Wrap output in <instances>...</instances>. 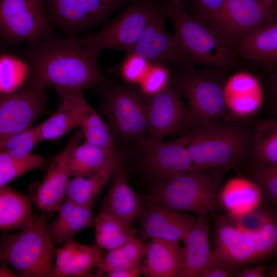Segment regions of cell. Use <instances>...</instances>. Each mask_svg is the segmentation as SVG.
I'll list each match as a JSON object with an SVG mask.
<instances>
[{"label":"cell","instance_id":"18","mask_svg":"<svg viewBox=\"0 0 277 277\" xmlns=\"http://www.w3.org/2000/svg\"><path fill=\"white\" fill-rule=\"evenodd\" d=\"M143 239L185 240L196 217L153 201L140 214Z\"/></svg>","mask_w":277,"mask_h":277},{"label":"cell","instance_id":"35","mask_svg":"<svg viewBox=\"0 0 277 277\" xmlns=\"http://www.w3.org/2000/svg\"><path fill=\"white\" fill-rule=\"evenodd\" d=\"M29 66L24 59L9 52L0 57L1 93H9L23 87L29 78Z\"/></svg>","mask_w":277,"mask_h":277},{"label":"cell","instance_id":"52","mask_svg":"<svg viewBox=\"0 0 277 277\" xmlns=\"http://www.w3.org/2000/svg\"><path fill=\"white\" fill-rule=\"evenodd\" d=\"M263 3L267 4L271 7V0H260Z\"/></svg>","mask_w":277,"mask_h":277},{"label":"cell","instance_id":"42","mask_svg":"<svg viewBox=\"0 0 277 277\" xmlns=\"http://www.w3.org/2000/svg\"><path fill=\"white\" fill-rule=\"evenodd\" d=\"M225 1L195 0L196 12L194 14L216 29L218 17Z\"/></svg>","mask_w":277,"mask_h":277},{"label":"cell","instance_id":"27","mask_svg":"<svg viewBox=\"0 0 277 277\" xmlns=\"http://www.w3.org/2000/svg\"><path fill=\"white\" fill-rule=\"evenodd\" d=\"M114 154L85 141L80 144L68 160L70 177L89 176L115 166L121 160Z\"/></svg>","mask_w":277,"mask_h":277},{"label":"cell","instance_id":"38","mask_svg":"<svg viewBox=\"0 0 277 277\" xmlns=\"http://www.w3.org/2000/svg\"><path fill=\"white\" fill-rule=\"evenodd\" d=\"M252 173L263 191L264 199L271 205H277V165L253 162Z\"/></svg>","mask_w":277,"mask_h":277},{"label":"cell","instance_id":"49","mask_svg":"<svg viewBox=\"0 0 277 277\" xmlns=\"http://www.w3.org/2000/svg\"><path fill=\"white\" fill-rule=\"evenodd\" d=\"M271 7L277 15V0H271Z\"/></svg>","mask_w":277,"mask_h":277},{"label":"cell","instance_id":"11","mask_svg":"<svg viewBox=\"0 0 277 277\" xmlns=\"http://www.w3.org/2000/svg\"><path fill=\"white\" fill-rule=\"evenodd\" d=\"M126 0H46L53 28L73 35L105 22Z\"/></svg>","mask_w":277,"mask_h":277},{"label":"cell","instance_id":"3","mask_svg":"<svg viewBox=\"0 0 277 277\" xmlns=\"http://www.w3.org/2000/svg\"><path fill=\"white\" fill-rule=\"evenodd\" d=\"M213 238L210 264L232 272L277 255V221L272 213L263 228L254 233L241 230L227 215L216 216Z\"/></svg>","mask_w":277,"mask_h":277},{"label":"cell","instance_id":"2","mask_svg":"<svg viewBox=\"0 0 277 277\" xmlns=\"http://www.w3.org/2000/svg\"><path fill=\"white\" fill-rule=\"evenodd\" d=\"M181 136L194 171L229 169L252 154L253 131L241 126L209 123L193 126Z\"/></svg>","mask_w":277,"mask_h":277},{"label":"cell","instance_id":"4","mask_svg":"<svg viewBox=\"0 0 277 277\" xmlns=\"http://www.w3.org/2000/svg\"><path fill=\"white\" fill-rule=\"evenodd\" d=\"M42 213L28 227L13 234L3 233L0 239V258L21 276L52 277V261L57 251Z\"/></svg>","mask_w":277,"mask_h":277},{"label":"cell","instance_id":"20","mask_svg":"<svg viewBox=\"0 0 277 277\" xmlns=\"http://www.w3.org/2000/svg\"><path fill=\"white\" fill-rule=\"evenodd\" d=\"M226 111L238 118L253 115L263 101L261 84L252 73L241 71L231 75L223 84Z\"/></svg>","mask_w":277,"mask_h":277},{"label":"cell","instance_id":"25","mask_svg":"<svg viewBox=\"0 0 277 277\" xmlns=\"http://www.w3.org/2000/svg\"><path fill=\"white\" fill-rule=\"evenodd\" d=\"M183 247L179 242L151 239L146 243L141 273L147 277L180 276Z\"/></svg>","mask_w":277,"mask_h":277},{"label":"cell","instance_id":"37","mask_svg":"<svg viewBox=\"0 0 277 277\" xmlns=\"http://www.w3.org/2000/svg\"><path fill=\"white\" fill-rule=\"evenodd\" d=\"M41 142L37 126H32L1 140L0 150L13 157L23 158Z\"/></svg>","mask_w":277,"mask_h":277},{"label":"cell","instance_id":"23","mask_svg":"<svg viewBox=\"0 0 277 277\" xmlns=\"http://www.w3.org/2000/svg\"><path fill=\"white\" fill-rule=\"evenodd\" d=\"M105 255L102 248L80 244L73 240L57 250L52 276H89L92 268L100 267Z\"/></svg>","mask_w":277,"mask_h":277},{"label":"cell","instance_id":"12","mask_svg":"<svg viewBox=\"0 0 277 277\" xmlns=\"http://www.w3.org/2000/svg\"><path fill=\"white\" fill-rule=\"evenodd\" d=\"M45 88L28 80L14 91L0 95V140L27 129L46 111Z\"/></svg>","mask_w":277,"mask_h":277},{"label":"cell","instance_id":"39","mask_svg":"<svg viewBox=\"0 0 277 277\" xmlns=\"http://www.w3.org/2000/svg\"><path fill=\"white\" fill-rule=\"evenodd\" d=\"M173 82L171 70L160 65H150L141 82V91L145 96L157 94L166 89Z\"/></svg>","mask_w":277,"mask_h":277},{"label":"cell","instance_id":"40","mask_svg":"<svg viewBox=\"0 0 277 277\" xmlns=\"http://www.w3.org/2000/svg\"><path fill=\"white\" fill-rule=\"evenodd\" d=\"M150 64L140 55L130 52L123 59L116 68L122 77L127 83L140 84L146 75Z\"/></svg>","mask_w":277,"mask_h":277},{"label":"cell","instance_id":"30","mask_svg":"<svg viewBox=\"0 0 277 277\" xmlns=\"http://www.w3.org/2000/svg\"><path fill=\"white\" fill-rule=\"evenodd\" d=\"M96 245L107 251L116 248L135 238L131 223L100 211L94 219Z\"/></svg>","mask_w":277,"mask_h":277},{"label":"cell","instance_id":"7","mask_svg":"<svg viewBox=\"0 0 277 277\" xmlns=\"http://www.w3.org/2000/svg\"><path fill=\"white\" fill-rule=\"evenodd\" d=\"M220 189L217 177L191 171L157 182L152 190L151 198L176 211L206 215L218 208Z\"/></svg>","mask_w":277,"mask_h":277},{"label":"cell","instance_id":"13","mask_svg":"<svg viewBox=\"0 0 277 277\" xmlns=\"http://www.w3.org/2000/svg\"><path fill=\"white\" fill-rule=\"evenodd\" d=\"M182 92L172 83L163 91L146 96L148 131L146 138L155 141L192 127L188 108L182 99Z\"/></svg>","mask_w":277,"mask_h":277},{"label":"cell","instance_id":"51","mask_svg":"<svg viewBox=\"0 0 277 277\" xmlns=\"http://www.w3.org/2000/svg\"><path fill=\"white\" fill-rule=\"evenodd\" d=\"M273 111H274L275 114L277 115V98L275 101L273 105Z\"/></svg>","mask_w":277,"mask_h":277},{"label":"cell","instance_id":"45","mask_svg":"<svg viewBox=\"0 0 277 277\" xmlns=\"http://www.w3.org/2000/svg\"><path fill=\"white\" fill-rule=\"evenodd\" d=\"M141 267L132 269L124 270L107 273L109 277H137L141 274Z\"/></svg>","mask_w":277,"mask_h":277},{"label":"cell","instance_id":"26","mask_svg":"<svg viewBox=\"0 0 277 277\" xmlns=\"http://www.w3.org/2000/svg\"><path fill=\"white\" fill-rule=\"evenodd\" d=\"M93 205L80 206L65 198L54 220L48 224L50 238L55 245H64L73 240L82 229L94 226Z\"/></svg>","mask_w":277,"mask_h":277},{"label":"cell","instance_id":"48","mask_svg":"<svg viewBox=\"0 0 277 277\" xmlns=\"http://www.w3.org/2000/svg\"><path fill=\"white\" fill-rule=\"evenodd\" d=\"M269 209L274 217L277 221V205H271V208Z\"/></svg>","mask_w":277,"mask_h":277},{"label":"cell","instance_id":"10","mask_svg":"<svg viewBox=\"0 0 277 277\" xmlns=\"http://www.w3.org/2000/svg\"><path fill=\"white\" fill-rule=\"evenodd\" d=\"M185 67L173 77L188 103L192 127L217 122L226 111L223 84L202 71Z\"/></svg>","mask_w":277,"mask_h":277},{"label":"cell","instance_id":"36","mask_svg":"<svg viewBox=\"0 0 277 277\" xmlns=\"http://www.w3.org/2000/svg\"><path fill=\"white\" fill-rule=\"evenodd\" d=\"M45 163L39 155L31 153L23 158H15L7 153H0V187L6 185L18 177L39 168Z\"/></svg>","mask_w":277,"mask_h":277},{"label":"cell","instance_id":"19","mask_svg":"<svg viewBox=\"0 0 277 277\" xmlns=\"http://www.w3.org/2000/svg\"><path fill=\"white\" fill-rule=\"evenodd\" d=\"M61 103L56 111L37 125L41 142L58 138L80 127L82 111L88 104L83 91L55 89Z\"/></svg>","mask_w":277,"mask_h":277},{"label":"cell","instance_id":"44","mask_svg":"<svg viewBox=\"0 0 277 277\" xmlns=\"http://www.w3.org/2000/svg\"><path fill=\"white\" fill-rule=\"evenodd\" d=\"M234 274L226 268L216 264H210L201 277H231Z\"/></svg>","mask_w":277,"mask_h":277},{"label":"cell","instance_id":"1","mask_svg":"<svg viewBox=\"0 0 277 277\" xmlns=\"http://www.w3.org/2000/svg\"><path fill=\"white\" fill-rule=\"evenodd\" d=\"M99 54L72 37L28 43L23 57L29 68V78L43 87L83 91L108 82L98 63Z\"/></svg>","mask_w":277,"mask_h":277},{"label":"cell","instance_id":"22","mask_svg":"<svg viewBox=\"0 0 277 277\" xmlns=\"http://www.w3.org/2000/svg\"><path fill=\"white\" fill-rule=\"evenodd\" d=\"M264 200L263 191L254 180L240 176L227 181L219 193V206L232 219L262 207Z\"/></svg>","mask_w":277,"mask_h":277},{"label":"cell","instance_id":"29","mask_svg":"<svg viewBox=\"0 0 277 277\" xmlns=\"http://www.w3.org/2000/svg\"><path fill=\"white\" fill-rule=\"evenodd\" d=\"M242 56L271 66L277 64V21L267 25L240 41Z\"/></svg>","mask_w":277,"mask_h":277},{"label":"cell","instance_id":"31","mask_svg":"<svg viewBox=\"0 0 277 277\" xmlns=\"http://www.w3.org/2000/svg\"><path fill=\"white\" fill-rule=\"evenodd\" d=\"M145 251L146 243L135 238L120 247L108 251L98 268L95 276L141 267Z\"/></svg>","mask_w":277,"mask_h":277},{"label":"cell","instance_id":"21","mask_svg":"<svg viewBox=\"0 0 277 277\" xmlns=\"http://www.w3.org/2000/svg\"><path fill=\"white\" fill-rule=\"evenodd\" d=\"M208 214L197 215L196 221L184 241L181 277H201L211 263Z\"/></svg>","mask_w":277,"mask_h":277},{"label":"cell","instance_id":"34","mask_svg":"<svg viewBox=\"0 0 277 277\" xmlns=\"http://www.w3.org/2000/svg\"><path fill=\"white\" fill-rule=\"evenodd\" d=\"M80 128L87 142L120 155L108 125L88 103L82 111Z\"/></svg>","mask_w":277,"mask_h":277},{"label":"cell","instance_id":"24","mask_svg":"<svg viewBox=\"0 0 277 277\" xmlns=\"http://www.w3.org/2000/svg\"><path fill=\"white\" fill-rule=\"evenodd\" d=\"M111 179L109 189L100 210L131 223L140 215L144 207L140 197L128 181L122 160L116 166Z\"/></svg>","mask_w":277,"mask_h":277},{"label":"cell","instance_id":"43","mask_svg":"<svg viewBox=\"0 0 277 277\" xmlns=\"http://www.w3.org/2000/svg\"><path fill=\"white\" fill-rule=\"evenodd\" d=\"M237 277L267 276L266 266L264 264L257 265L253 267H245L234 274Z\"/></svg>","mask_w":277,"mask_h":277},{"label":"cell","instance_id":"5","mask_svg":"<svg viewBox=\"0 0 277 277\" xmlns=\"http://www.w3.org/2000/svg\"><path fill=\"white\" fill-rule=\"evenodd\" d=\"M164 6L173 25L174 35L190 60L215 67L231 63L233 46L216 29L187 13L180 0H167Z\"/></svg>","mask_w":277,"mask_h":277},{"label":"cell","instance_id":"14","mask_svg":"<svg viewBox=\"0 0 277 277\" xmlns=\"http://www.w3.org/2000/svg\"><path fill=\"white\" fill-rule=\"evenodd\" d=\"M276 21L277 15L272 8L260 0H226L216 29L233 46Z\"/></svg>","mask_w":277,"mask_h":277},{"label":"cell","instance_id":"9","mask_svg":"<svg viewBox=\"0 0 277 277\" xmlns=\"http://www.w3.org/2000/svg\"><path fill=\"white\" fill-rule=\"evenodd\" d=\"M0 35L5 47L56 37L48 18L46 0H0Z\"/></svg>","mask_w":277,"mask_h":277},{"label":"cell","instance_id":"33","mask_svg":"<svg viewBox=\"0 0 277 277\" xmlns=\"http://www.w3.org/2000/svg\"><path fill=\"white\" fill-rule=\"evenodd\" d=\"M252 155L254 162L277 165V120L265 119L257 123L253 130Z\"/></svg>","mask_w":277,"mask_h":277},{"label":"cell","instance_id":"8","mask_svg":"<svg viewBox=\"0 0 277 277\" xmlns=\"http://www.w3.org/2000/svg\"><path fill=\"white\" fill-rule=\"evenodd\" d=\"M162 6L153 0L134 1L100 30L78 39L83 46L97 54L106 49L130 53Z\"/></svg>","mask_w":277,"mask_h":277},{"label":"cell","instance_id":"47","mask_svg":"<svg viewBox=\"0 0 277 277\" xmlns=\"http://www.w3.org/2000/svg\"><path fill=\"white\" fill-rule=\"evenodd\" d=\"M267 276L277 277V262L267 271Z\"/></svg>","mask_w":277,"mask_h":277},{"label":"cell","instance_id":"17","mask_svg":"<svg viewBox=\"0 0 277 277\" xmlns=\"http://www.w3.org/2000/svg\"><path fill=\"white\" fill-rule=\"evenodd\" d=\"M83 137L81 130L74 131L64 148L53 159L39 184L33 200L43 212L57 211L63 204L70 177L68 160Z\"/></svg>","mask_w":277,"mask_h":277},{"label":"cell","instance_id":"46","mask_svg":"<svg viewBox=\"0 0 277 277\" xmlns=\"http://www.w3.org/2000/svg\"><path fill=\"white\" fill-rule=\"evenodd\" d=\"M0 276H20L19 275L15 274L13 271L10 270L6 265L3 264L0 268Z\"/></svg>","mask_w":277,"mask_h":277},{"label":"cell","instance_id":"15","mask_svg":"<svg viewBox=\"0 0 277 277\" xmlns=\"http://www.w3.org/2000/svg\"><path fill=\"white\" fill-rule=\"evenodd\" d=\"M167 17L163 5L150 21L131 52L140 55L150 65H163L171 70L179 65L187 67L190 59L174 34H171L167 30Z\"/></svg>","mask_w":277,"mask_h":277},{"label":"cell","instance_id":"50","mask_svg":"<svg viewBox=\"0 0 277 277\" xmlns=\"http://www.w3.org/2000/svg\"><path fill=\"white\" fill-rule=\"evenodd\" d=\"M273 81L274 88L277 91V74L274 76Z\"/></svg>","mask_w":277,"mask_h":277},{"label":"cell","instance_id":"16","mask_svg":"<svg viewBox=\"0 0 277 277\" xmlns=\"http://www.w3.org/2000/svg\"><path fill=\"white\" fill-rule=\"evenodd\" d=\"M140 143L142 167L157 182L194 171L190 153L182 136L167 142L145 137Z\"/></svg>","mask_w":277,"mask_h":277},{"label":"cell","instance_id":"28","mask_svg":"<svg viewBox=\"0 0 277 277\" xmlns=\"http://www.w3.org/2000/svg\"><path fill=\"white\" fill-rule=\"evenodd\" d=\"M34 221L29 200L7 185L0 187L1 230H23Z\"/></svg>","mask_w":277,"mask_h":277},{"label":"cell","instance_id":"6","mask_svg":"<svg viewBox=\"0 0 277 277\" xmlns=\"http://www.w3.org/2000/svg\"><path fill=\"white\" fill-rule=\"evenodd\" d=\"M94 89L114 141L145 138L148 131L147 100L141 91L109 81Z\"/></svg>","mask_w":277,"mask_h":277},{"label":"cell","instance_id":"41","mask_svg":"<svg viewBox=\"0 0 277 277\" xmlns=\"http://www.w3.org/2000/svg\"><path fill=\"white\" fill-rule=\"evenodd\" d=\"M269 209L263 207L247 213L239 218L232 220L235 225L241 230L254 233L261 230L270 218Z\"/></svg>","mask_w":277,"mask_h":277},{"label":"cell","instance_id":"32","mask_svg":"<svg viewBox=\"0 0 277 277\" xmlns=\"http://www.w3.org/2000/svg\"><path fill=\"white\" fill-rule=\"evenodd\" d=\"M117 164L93 175L73 177L69 181L66 199L80 206H93L96 197L111 179Z\"/></svg>","mask_w":277,"mask_h":277}]
</instances>
